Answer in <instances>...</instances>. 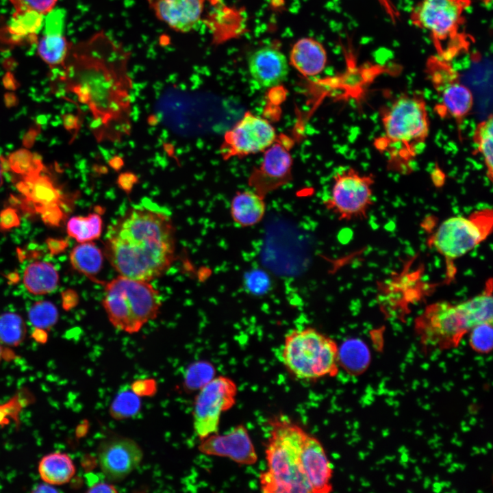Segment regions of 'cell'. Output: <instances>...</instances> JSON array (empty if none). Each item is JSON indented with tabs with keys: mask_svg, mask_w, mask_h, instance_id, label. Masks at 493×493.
<instances>
[{
	"mask_svg": "<svg viewBox=\"0 0 493 493\" xmlns=\"http://www.w3.org/2000/svg\"><path fill=\"white\" fill-rule=\"evenodd\" d=\"M131 53L103 30L71 44L60 69L66 89L86 105L99 142H117L131 131Z\"/></svg>",
	"mask_w": 493,
	"mask_h": 493,
	"instance_id": "6da1fadb",
	"label": "cell"
},
{
	"mask_svg": "<svg viewBox=\"0 0 493 493\" xmlns=\"http://www.w3.org/2000/svg\"><path fill=\"white\" fill-rule=\"evenodd\" d=\"M175 228L170 215L143 204L129 207L108 228L103 253L125 277L151 281L175 257Z\"/></svg>",
	"mask_w": 493,
	"mask_h": 493,
	"instance_id": "7a4b0ae2",
	"label": "cell"
},
{
	"mask_svg": "<svg viewBox=\"0 0 493 493\" xmlns=\"http://www.w3.org/2000/svg\"><path fill=\"white\" fill-rule=\"evenodd\" d=\"M492 280L478 295L459 303H433L415 322V330L427 351L457 346L463 337L477 324L492 322Z\"/></svg>",
	"mask_w": 493,
	"mask_h": 493,
	"instance_id": "3957f363",
	"label": "cell"
},
{
	"mask_svg": "<svg viewBox=\"0 0 493 493\" xmlns=\"http://www.w3.org/2000/svg\"><path fill=\"white\" fill-rule=\"evenodd\" d=\"M266 444L267 469L259 477L264 493H312L303 471L301 452L307 431L285 416L269 421Z\"/></svg>",
	"mask_w": 493,
	"mask_h": 493,
	"instance_id": "277c9868",
	"label": "cell"
},
{
	"mask_svg": "<svg viewBox=\"0 0 493 493\" xmlns=\"http://www.w3.org/2000/svg\"><path fill=\"white\" fill-rule=\"evenodd\" d=\"M383 137L375 142L381 151L389 153L395 169L405 168L421 151L429 133L426 103L421 95L402 94L381 114Z\"/></svg>",
	"mask_w": 493,
	"mask_h": 493,
	"instance_id": "5b68a950",
	"label": "cell"
},
{
	"mask_svg": "<svg viewBox=\"0 0 493 493\" xmlns=\"http://www.w3.org/2000/svg\"><path fill=\"white\" fill-rule=\"evenodd\" d=\"M160 294L151 281L118 275L104 288L102 305L116 329L138 333L157 318L162 307Z\"/></svg>",
	"mask_w": 493,
	"mask_h": 493,
	"instance_id": "8992f818",
	"label": "cell"
},
{
	"mask_svg": "<svg viewBox=\"0 0 493 493\" xmlns=\"http://www.w3.org/2000/svg\"><path fill=\"white\" fill-rule=\"evenodd\" d=\"M281 355L286 370L299 379L313 381L338 372L337 343L314 327L288 332Z\"/></svg>",
	"mask_w": 493,
	"mask_h": 493,
	"instance_id": "52a82bcc",
	"label": "cell"
},
{
	"mask_svg": "<svg viewBox=\"0 0 493 493\" xmlns=\"http://www.w3.org/2000/svg\"><path fill=\"white\" fill-rule=\"evenodd\" d=\"M492 209L472 212L467 217L453 216L442 222L429 238V244L448 261H453L474 249L490 234Z\"/></svg>",
	"mask_w": 493,
	"mask_h": 493,
	"instance_id": "ba28073f",
	"label": "cell"
},
{
	"mask_svg": "<svg viewBox=\"0 0 493 493\" xmlns=\"http://www.w3.org/2000/svg\"><path fill=\"white\" fill-rule=\"evenodd\" d=\"M374 183L372 174H360L353 168L340 170L333 176L331 190L324 205L340 220L365 218L373 203Z\"/></svg>",
	"mask_w": 493,
	"mask_h": 493,
	"instance_id": "9c48e42d",
	"label": "cell"
},
{
	"mask_svg": "<svg viewBox=\"0 0 493 493\" xmlns=\"http://www.w3.org/2000/svg\"><path fill=\"white\" fill-rule=\"evenodd\" d=\"M238 386L225 376L215 377L196 396L193 425L200 440L218 431L221 414L236 403Z\"/></svg>",
	"mask_w": 493,
	"mask_h": 493,
	"instance_id": "30bf717a",
	"label": "cell"
},
{
	"mask_svg": "<svg viewBox=\"0 0 493 493\" xmlns=\"http://www.w3.org/2000/svg\"><path fill=\"white\" fill-rule=\"evenodd\" d=\"M470 0H422L411 13V21L431 36L440 51L444 42L455 39Z\"/></svg>",
	"mask_w": 493,
	"mask_h": 493,
	"instance_id": "8fae6325",
	"label": "cell"
},
{
	"mask_svg": "<svg viewBox=\"0 0 493 493\" xmlns=\"http://www.w3.org/2000/svg\"><path fill=\"white\" fill-rule=\"evenodd\" d=\"M277 138L275 129L267 120L246 112L225 133L220 153L224 160L255 154L264 151Z\"/></svg>",
	"mask_w": 493,
	"mask_h": 493,
	"instance_id": "7c38bea8",
	"label": "cell"
},
{
	"mask_svg": "<svg viewBox=\"0 0 493 493\" xmlns=\"http://www.w3.org/2000/svg\"><path fill=\"white\" fill-rule=\"evenodd\" d=\"M97 458L105 479L109 481L119 482L138 467L143 458V451L134 440L112 435L99 443Z\"/></svg>",
	"mask_w": 493,
	"mask_h": 493,
	"instance_id": "4fadbf2b",
	"label": "cell"
},
{
	"mask_svg": "<svg viewBox=\"0 0 493 493\" xmlns=\"http://www.w3.org/2000/svg\"><path fill=\"white\" fill-rule=\"evenodd\" d=\"M288 137L277 138L264 152L263 160L249 178L254 190L265 197L266 194L285 185L292 176V157Z\"/></svg>",
	"mask_w": 493,
	"mask_h": 493,
	"instance_id": "5bb4252c",
	"label": "cell"
},
{
	"mask_svg": "<svg viewBox=\"0 0 493 493\" xmlns=\"http://www.w3.org/2000/svg\"><path fill=\"white\" fill-rule=\"evenodd\" d=\"M198 449L203 454L227 457L240 465H253L258 459L249 431L242 424L225 434L206 437L201 440Z\"/></svg>",
	"mask_w": 493,
	"mask_h": 493,
	"instance_id": "9a60e30c",
	"label": "cell"
},
{
	"mask_svg": "<svg viewBox=\"0 0 493 493\" xmlns=\"http://www.w3.org/2000/svg\"><path fill=\"white\" fill-rule=\"evenodd\" d=\"M156 18L172 30L192 31L202 18L206 0H147Z\"/></svg>",
	"mask_w": 493,
	"mask_h": 493,
	"instance_id": "2e32d148",
	"label": "cell"
},
{
	"mask_svg": "<svg viewBox=\"0 0 493 493\" xmlns=\"http://www.w3.org/2000/svg\"><path fill=\"white\" fill-rule=\"evenodd\" d=\"M301 464L312 493H328L333 490L331 464L321 442L308 433L302 446Z\"/></svg>",
	"mask_w": 493,
	"mask_h": 493,
	"instance_id": "e0dca14e",
	"label": "cell"
},
{
	"mask_svg": "<svg viewBox=\"0 0 493 493\" xmlns=\"http://www.w3.org/2000/svg\"><path fill=\"white\" fill-rule=\"evenodd\" d=\"M248 67L253 80L264 88L279 85L286 79L289 70L286 55L271 47L253 51L249 58Z\"/></svg>",
	"mask_w": 493,
	"mask_h": 493,
	"instance_id": "ac0fdd59",
	"label": "cell"
},
{
	"mask_svg": "<svg viewBox=\"0 0 493 493\" xmlns=\"http://www.w3.org/2000/svg\"><path fill=\"white\" fill-rule=\"evenodd\" d=\"M16 189L23 197L25 207L40 215L49 208L63 205L61 191L47 175L40 173L23 177L17 182Z\"/></svg>",
	"mask_w": 493,
	"mask_h": 493,
	"instance_id": "d6986e66",
	"label": "cell"
},
{
	"mask_svg": "<svg viewBox=\"0 0 493 493\" xmlns=\"http://www.w3.org/2000/svg\"><path fill=\"white\" fill-rule=\"evenodd\" d=\"M327 61V52L318 40L312 38L298 40L292 46L290 63L304 76H315L320 73Z\"/></svg>",
	"mask_w": 493,
	"mask_h": 493,
	"instance_id": "ffe728a7",
	"label": "cell"
},
{
	"mask_svg": "<svg viewBox=\"0 0 493 493\" xmlns=\"http://www.w3.org/2000/svg\"><path fill=\"white\" fill-rule=\"evenodd\" d=\"M440 94L441 102L435 106V112L442 118L454 119L459 131L463 121L472 109L474 99L471 90L456 81L446 86Z\"/></svg>",
	"mask_w": 493,
	"mask_h": 493,
	"instance_id": "44dd1931",
	"label": "cell"
},
{
	"mask_svg": "<svg viewBox=\"0 0 493 493\" xmlns=\"http://www.w3.org/2000/svg\"><path fill=\"white\" fill-rule=\"evenodd\" d=\"M265 212L264 197L255 191H238L231 201V217L237 225L242 227L258 224L263 219Z\"/></svg>",
	"mask_w": 493,
	"mask_h": 493,
	"instance_id": "7402d4cb",
	"label": "cell"
},
{
	"mask_svg": "<svg viewBox=\"0 0 493 493\" xmlns=\"http://www.w3.org/2000/svg\"><path fill=\"white\" fill-rule=\"evenodd\" d=\"M45 14L33 10L15 11L7 26L6 31L11 42L34 43L44 25Z\"/></svg>",
	"mask_w": 493,
	"mask_h": 493,
	"instance_id": "603a6c76",
	"label": "cell"
},
{
	"mask_svg": "<svg viewBox=\"0 0 493 493\" xmlns=\"http://www.w3.org/2000/svg\"><path fill=\"white\" fill-rule=\"evenodd\" d=\"M59 279L58 272L52 264L36 261L25 269L23 282L30 293L41 295L53 292L58 285Z\"/></svg>",
	"mask_w": 493,
	"mask_h": 493,
	"instance_id": "cb8c5ba5",
	"label": "cell"
},
{
	"mask_svg": "<svg viewBox=\"0 0 493 493\" xmlns=\"http://www.w3.org/2000/svg\"><path fill=\"white\" fill-rule=\"evenodd\" d=\"M38 472L45 483L60 485L68 483L72 479L75 473V466L67 454L55 452L41 459Z\"/></svg>",
	"mask_w": 493,
	"mask_h": 493,
	"instance_id": "d4e9b609",
	"label": "cell"
},
{
	"mask_svg": "<svg viewBox=\"0 0 493 493\" xmlns=\"http://www.w3.org/2000/svg\"><path fill=\"white\" fill-rule=\"evenodd\" d=\"M69 258L75 270L90 279H97L103 268L105 255L93 242H87L74 246Z\"/></svg>",
	"mask_w": 493,
	"mask_h": 493,
	"instance_id": "484cf974",
	"label": "cell"
},
{
	"mask_svg": "<svg viewBox=\"0 0 493 493\" xmlns=\"http://www.w3.org/2000/svg\"><path fill=\"white\" fill-rule=\"evenodd\" d=\"M371 360L366 344L359 339H349L338 346V365L351 375L363 373Z\"/></svg>",
	"mask_w": 493,
	"mask_h": 493,
	"instance_id": "4316f807",
	"label": "cell"
},
{
	"mask_svg": "<svg viewBox=\"0 0 493 493\" xmlns=\"http://www.w3.org/2000/svg\"><path fill=\"white\" fill-rule=\"evenodd\" d=\"M66 232L78 243L92 242L102 234V217L99 212L73 216L67 222Z\"/></svg>",
	"mask_w": 493,
	"mask_h": 493,
	"instance_id": "83f0119b",
	"label": "cell"
},
{
	"mask_svg": "<svg viewBox=\"0 0 493 493\" xmlns=\"http://www.w3.org/2000/svg\"><path fill=\"white\" fill-rule=\"evenodd\" d=\"M72 43L63 35L45 34L39 40L38 53L51 68L60 67Z\"/></svg>",
	"mask_w": 493,
	"mask_h": 493,
	"instance_id": "f1b7e54d",
	"label": "cell"
},
{
	"mask_svg": "<svg viewBox=\"0 0 493 493\" xmlns=\"http://www.w3.org/2000/svg\"><path fill=\"white\" fill-rule=\"evenodd\" d=\"M473 140L477 147L476 153L483 158L487 177L490 181L493 178V118L492 114L480 122L474 132Z\"/></svg>",
	"mask_w": 493,
	"mask_h": 493,
	"instance_id": "f546056e",
	"label": "cell"
},
{
	"mask_svg": "<svg viewBox=\"0 0 493 493\" xmlns=\"http://www.w3.org/2000/svg\"><path fill=\"white\" fill-rule=\"evenodd\" d=\"M7 160L10 170L23 177L36 176L44 169L41 157L27 149H20L12 152Z\"/></svg>",
	"mask_w": 493,
	"mask_h": 493,
	"instance_id": "4dcf8cb0",
	"label": "cell"
},
{
	"mask_svg": "<svg viewBox=\"0 0 493 493\" xmlns=\"http://www.w3.org/2000/svg\"><path fill=\"white\" fill-rule=\"evenodd\" d=\"M26 327L22 317L14 312L0 315V342L9 346H16L24 340Z\"/></svg>",
	"mask_w": 493,
	"mask_h": 493,
	"instance_id": "1f68e13d",
	"label": "cell"
},
{
	"mask_svg": "<svg viewBox=\"0 0 493 493\" xmlns=\"http://www.w3.org/2000/svg\"><path fill=\"white\" fill-rule=\"evenodd\" d=\"M141 408L140 396L131 388L121 390L110 406V414L116 420H123L136 416Z\"/></svg>",
	"mask_w": 493,
	"mask_h": 493,
	"instance_id": "d6a6232c",
	"label": "cell"
},
{
	"mask_svg": "<svg viewBox=\"0 0 493 493\" xmlns=\"http://www.w3.org/2000/svg\"><path fill=\"white\" fill-rule=\"evenodd\" d=\"M215 373L214 365L207 361L192 363L184 374V389L189 392L199 390L215 377Z\"/></svg>",
	"mask_w": 493,
	"mask_h": 493,
	"instance_id": "836d02e7",
	"label": "cell"
},
{
	"mask_svg": "<svg viewBox=\"0 0 493 493\" xmlns=\"http://www.w3.org/2000/svg\"><path fill=\"white\" fill-rule=\"evenodd\" d=\"M59 317L56 306L49 301L34 303L28 312V318L36 329L45 331L57 323Z\"/></svg>",
	"mask_w": 493,
	"mask_h": 493,
	"instance_id": "e575fe53",
	"label": "cell"
},
{
	"mask_svg": "<svg viewBox=\"0 0 493 493\" xmlns=\"http://www.w3.org/2000/svg\"><path fill=\"white\" fill-rule=\"evenodd\" d=\"M468 333L469 344L472 350L479 353L491 352L493 346L492 322L477 324Z\"/></svg>",
	"mask_w": 493,
	"mask_h": 493,
	"instance_id": "d590c367",
	"label": "cell"
},
{
	"mask_svg": "<svg viewBox=\"0 0 493 493\" xmlns=\"http://www.w3.org/2000/svg\"><path fill=\"white\" fill-rule=\"evenodd\" d=\"M429 74L438 93L450 84L459 81L456 72L444 60L432 61L429 64Z\"/></svg>",
	"mask_w": 493,
	"mask_h": 493,
	"instance_id": "8d00e7d4",
	"label": "cell"
},
{
	"mask_svg": "<svg viewBox=\"0 0 493 493\" xmlns=\"http://www.w3.org/2000/svg\"><path fill=\"white\" fill-rule=\"evenodd\" d=\"M45 17V34L63 35L66 23V10L63 8L53 9Z\"/></svg>",
	"mask_w": 493,
	"mask_h": 493,
	"instance_id": "74e56055",
	"label": "cell"
},
{
	"mask_svg": "<svg viewBox=\"0 0 493 493\" xmlns=\"http://www.w3.org/2000/svg\"><path fill=\"white\" fill-rule=\"evenodd\" d=\"M15 11L33 10L46 14L53 9L58 0H10Z\"/></svg>",
	"mask_w": 493,
	"mask_h": 493,
	"instance_id": "f35d334b",
	"label": "cell"
},
{
	"mask_svg": "<svg viewBox=\"0 0 493 493\" xmlns=\"http://www.w3.org/2000/svg\"><path fill=\"white\" fill-rule=\"evenodd\" d=\"M130 388L139 396H152L157 390V384L153 379H138L131 383Z\"/></svg>",
	"mask_w": 493,
	"mask_h": 493,
	"instance_id": "ab89813d",
	"label": "cell"
},
{
	"mask_svg": "<svg viewBox=\"0 0 493 493\" xmlns=\"http://www.w3.org/2000/svg\"><path fill=\"white\" fill-rule=\"evenodd\" d=\"M20 224V218L16 210L12 207H7L0 212V229L7 231L16 227Z\"/></svg>",
	"mask_w": 493,
	"mask_h": 493,
	"instance_id": "60d3db41",
	"label": "cell"
},
{
	"mask_svg": "<svg viewBox=\"0 0 493 493\" xmlns=\"http://www.w3.org/2000/svg\"><path fill=\"white\" fill-rule=\"evenodd\" d=\"M87 492L112 493L117 492L118 490L112 483L99 480L91 483Z\"/></svg>",
	"mask_w": 493,
	"mask_h": 493,
	"instance_id": "b9f144b4",
	"label": "cell"
},
{
	"mask_svg": "<svg viewBox=\"0 0 493 493\" xmlns=\"http://www.w3.org/2000/svg\"><path fill=\"white\" fill-rule=\"evenodd\" d=\"M137 177L135 175L130 173H125L121 174L118 179L120 187L125 191L131 189L134 184L136 182Z\"/></svg>",
	"mask_w": 493,
	"mask_h": 493,
	"instance_id": "7bdbcfd3",
	"label": "cell"
},
{
	"mask_svg": "<svg viewBox=\"0 0 493 493\" xmlns=\"http://www.w3.org/2000/svg\"><path fill=\"white\" fill-rule=\"evenodd\" d=\"M66 246V242L64 240H50L49 242V248L51 252L57 253L62 251Z\"/></svg>",
	"mask_w": 493,
	"mask_h": 493,
	"instance_id": "ee69618b",
	"label": "cell"
},
{
	"mask_svg": "<svg viewBox=\"0 0 493 493\" xmlns=\"http://www.w3.org/2000/svg\"><path fill=\"white\" fill-rule=\"evenodd\" d=\"M63 123L68 130L77 127V117L72 114H66L63 116Z\"/></svg>",
	"mask_w": 493,
	"mask_h": 493,
	"instance_id": "f6af8a7d",
	"label": "cell"
},
{
	"mask_svg": "<svg viewBox=\"0 0 493 493\" xmlns=\"http://www.w3.org/2000/svg\"><path fill=\"white\" fill-rule=\"evenodd\" d=\"M38 131L31 129H30L26 135L24 136L23 139V144L25 147H30L32 145L34 140L36 139V137L37 136Z\"/></svg>",
	"mask_w": 493,
	"mask_h": 493,
	"instance_id": "bcb514c9",
	"label": "cell"
},
{
	"mask_svg": "<svg viewBox=\"0 0 493 493\" xmlns=\"http://www.w3.org/2000/svg\"><path fill=\"white\" fill-rule=\"evenodd\" d=\"M34 492H57L58 490L53 487V485L45 483L38 485L33 490Z\"/></svg>",
	"mask_w": 493,
	"mask_h": 493,
	"instance_id": "7dc6e473",
	"label": "cell"
},
{
	"mask_svg": "<svg viewBox=\"0 0 493 493\" xmlns=\"http://www.w3.org/2000/svg\"><path fill=\"white\" fill-rule=\"evenodd\" d=\"M5 356V351L0 342V361Z\"/></svg>",
	"mask_w": 493,
	"mask_h": 493,
	"instance_id": "c3c4849f",
	"label": "cell"
},
{
	"mask_svg": "<svg viewBox=\"0 0 493 493\" xmlns=\"http://www.w3.org/2000/svg\"><path fill=\"white\" fill-rule=\"evenodd\" d=\"M2 173V170H1V166H0V186H1V185L2 184V182H3L2 173Z\"/></svg>",
	"mask_w": 493,
	"mask_h": 493,
	"instance_id": "681fc988",
	"label": "cell"
},
{
	"mask_svg": "<svg viewBox=\"0 0 493 493\" xmlns=\"http://www.w3.org/2000/svg\"><path fill=\"white\" fill-rule=\"evenodd\" d=\"M484 1H485L486 2L490 1V0H484Z\"/></svg>",
	"mask_w": 493,
	"mask_h": 493,
	"instance_id": "f907efd6",
	"label": "cell"
}]
</instances>
